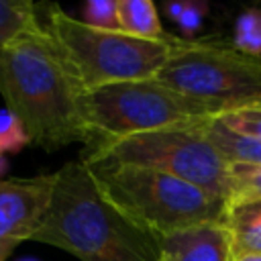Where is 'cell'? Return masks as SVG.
Instances as JSON below:
<instances>
[{"label": "cell", "mask_w": 261, "mask_h": 261, "mask_svg": "<svg viewBox=\"0 0 261 261\" xmlns=\"http://www.w3.org/2000/svg\"><path fill=\"white\" fill-rule=\"evenodd\" d=\"M31 241L63 249L80 261H159V239L104 198L84 161L53 173L51 198Z\"/></svg>", "instance_id": "cell-2"}, {"label": "cell", "mask_w": 261, "mask_h": 261, "mask_svg": "<svg viewBox=\"0 0 261 261\" xmlns=\"http://www.w3.org/2000/svg\"><path fill=\"white\" fill-rule=\"evenodd\" d=\"M228 232L218 222L200 224L159 239V261H232Z\"/></svg>", "instance_id": "cell-9"}, {"label": "cell", "mask_w": 261, "mask_h": 261, "mask_svg": "<svg viewBox=\"0 0 261 261\" xmlns=\"http://www.w3.org/2000/svg\"><path fill=\"white\" fill-rule=\"evenodd\" d=\"M208 143L230 165H261V141L224 124L218 116L202 122Z\"/></svg>", "instance_id": "cell-11"}, {"label": "cell", "mask_w": 261, "mask_h": 261, "mask_svg": "<svg viewBox=\"0 0 261 261\" xmlns=\"http://www.w3.org/2000/svg\"><path fill=\"white\" fill-rule=\"evenodd\" d=\"M47 31L65 53L86 92L108 84L155 77L188 43L175 35L143 39L124 31L94 29L59 6L49 8Z\"/></svg>", "instance_id": "cell-4"}, {"label": "cell", "mask_w": 261, "mask_h": 261, "mask_svg": "<svg viewBox=\"0 0 261 261\" xmlns=\"http://www.w3.org/2000/svg\"><path fill=\"white\" fill-rule=\"evenodd\" d=\"M232 261H261V255H239Z\"/></svg>", "instance_id": "cell-21"}, {"label": "cell", "mask_w": 261, "mask_h": 261, "mask_svg": "<svg viewBox=\"0 0 261 261\" xmlns=\"http://www.w3.org/2000/svg\"><path fill=\"white\" fill-rule=\"evenodd\" d=\"M84 92L47 27L0 45V94L31 143L45 151L77 141L92 145L82 114Z\"/></svg>", "instance_id": "cell-1"}, {"label": "cell", "mask_w": 261, "mask_h": 261, "mask_svg": "<svg viewBox=\"0 0 261 261\" xmlns=\"http://www.w3.org/2000/svg\"><path fill=\"white\" fill-rule=\"evenodd\" d=\"M82 22L94 29L120 31L118 22V0H90L84 4Z\"/></svg>", "instance_id": "cell-16"}, {"label": "cell", "mask_w": 261, "mask_h": 261, "mask_svg": "<svg viewBox=\"0 0 261 261\" xmlns=\"http://www.w3.org/2000/svg\"><path fill=\"white\" fill-rule=\"evenodd\" d=\"M6 169H8V161H6V155H0V179L4 177Z\"/></svg>", "instance_id": "cell-22"}, {"label": "cell", "mask_w": 261, "mask_h": 261, "mask_svg": "<svg viewBox=\"0 0 261 261\" xmlns=\"http://www.w3.org/2000/svg\"><path fill=\"white\" fill-rule=\"evenodd\" d=\"M90 157L151 167L226 200L230 163L208 143L202 122L102 141L92 147Z\"/></svg>", "instance_id": "cell-7"}, {"label": "cell", "mask_w": 261, "mask_h": 261, "mask_svg": "<svg viewBox=\"0 0 261 261\" xmlns=\"http://www.w3.org/2000/svg\"><path fill=\"white\" fill-rule=\"evenodd\" d=\"M239 51L261 57V10L247 8L239 14L234 24V37L230 41Z\"/></svg>", "instance_id": "cell-15"}, {"label": "cell", "mask_w": 261, "mask_h": 261, "mask_svg": "<svg viewBox=\"0 0 261 261\" xmlns=\"http://www.w3.org/2000/svg\"><path fill=\"white\" fill-rule=\"evenodd\" d=\"M29 143L31 139L22 122L8 108H0V155L18 153Z\"/></svg>", "instance_id": "cell-17"}, {"label": "cell", "mask_w": 261, "mask_h": 261, "mask_svg": "<svg viewBox=\"0 0 261 261\" xmlns=\"http://www.w3.org/2000/svg\"><path fill=\"white\" fill-rule=\"evenodd\" d=\"M261 202V165H230L226 206Z\"/></svg>", "instance_id": "cell-14"}, {"label": "cell", "mask_w": 261, "mask_h": 261, "mask_svg": "<svg viewBox=\"0 0 261 261\" xmlns=\"http://www.w3.org/2000/svg\"><path fill=\"white\" fill-rule=\"evenodd\" d=\"M84 165L92 173L98 190L135 226L165 239L175 232L222 220L224 200L175 175L118 163L110 159L86 157Z\"/></svg>", "instance_id": "cell-3"}, {"label": "cell", "mask_w": 261, "mask_h": 261, "mask_svg": "<svg viewBox=\"0 0 261 261\" xmlns=\"http://www.w3.org/2000/svg\"><path fill=\"white\" fill-rule=\"evenodd\" d=\"M208 14V6L202 0H184V10L177 18V27L186 35H194Z\"/></svg>", "instance_id": "cell-19"}, {"label": "cell", "mask_w": 261, "mask_h": 261, "mask_svg": "<svg viewBox=\"0 0 261 261\" xmlns=\"http://www.w3.org/2000/svg\"><path fill=\"white\" fill-rule=\"evenodd\" d=\"M20 261H37V259H33V257H27V259H20Z\"/></svg>", "instance_id": "cell-23"}, {"label": "cell", "mask_w": 261, "mask_h": 261, "mask_svg": "<svg viewBox=\"0 0 261 261\" xmlns=\"http://www.w3.org/2000/svg\"><path fill=\"white\" fill-rule=\"evenodd\" d=\"M118 22L120 31L143 39H165L169 35L163 31L159 14L149 0H118Z\"/></svg>", "instance_id": "cell-12"}, {"label": "cell", "mask_w": 261, "mask_h": 261, "mask_svg": "<svg viewBox=\"0 0 261 261\" xmlns=\"http://www.w3.org/2000/svg\"><path fill=\"white\" fill-rule=\"evenodd\" d=\"M82 114L94 147L102 141L200 124L216 118L218 110L149 77L84 92Z\"/></svg>", "instance_id": "cell-5"}, {"label": "cell", "mask_w": 261, "mask_h": 261, "mask_svg": "<svg viewBox=\"0 0 261 261\" xmlns=\"http://www.w3.org/2000/svg\"><path fill=\"white\" fill-rule=\"evenodd\" d=\"M218 118L224 124H228L230 128L261 141V104L247 106V108H241V110H232V112H226Z\"/></svg>", "instance_id": "cell-18"}, {"label": "cell", "mask_w": 261, "mask_h": 261, "mask_svg": "<svg viewBox=\"0 0 261 261\" xmlns=\"http://www.w3.org/2000/svg\"><path fill=\"white\" fill-rule=\"evenodd\" d=\"M155 77L184 96L210 104L218 116L261 104V57L239 51L230 41H188Z\"/></svg>", "instance_id": "cell-6"}, {"label": "cell", "mask_w": 261, "mask_h": 261, "mask_svg": "<svg viewBox=\"0 0 261 261\" xmlns=\"http://www.w3.org/2000/svg\"><path fill=\"white\" fill-rule=\"evenodd\" d=\"M222 224L230 239L232 257L261 255V202L226 206Z\"/></svg>", "instance_id": "cell-10"}, {"label": "cell", "mask_w": 261, "mask_h": 261, "mask_svg": "<svg viewBox=\"0 0 261 261\" xmlns=\"http://www.w3.org/2000/svg\"><path fill=\"white\" fill-rule=\"evenodd\" d=\"M53 188V173L31 179H0V261L31 241L39 226Z\"/></svg>", "instance_id": "cell-8"}, {"label": "cell", "mask_w": 261, "mask_h": 261, "mask_svg": "<svg viewBox=\"0 0 261 261\" xmlns=\"http://www.w3.org/2000/svg\"><path fill=\"white\" fill-rule=\"evenodd\" d=\"M181 10H184V2H179V0H175V2H167V4H165V14H167L171 20H175V22H177Z\"/></svg>", "instance_id": "cell-20"}, {"label": "cell", "mask_w": 261, "mask_h": 261, "mask_svg": "<svg viewBox=\"0 0 261 261\" xmlns=\"http://www.w3.org/2000/svg\"><path fill=\"white\" fill-rule=\"evenodd\" d=\"M43 29L33 2L0 0V45H8L24 35Z\"/></svg>", "instance_id": "cell-13"}]
</instances>
